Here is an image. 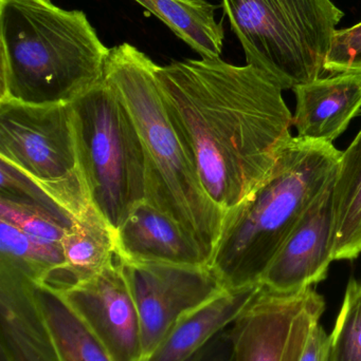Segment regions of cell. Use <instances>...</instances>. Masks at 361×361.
Segmentation results:
<instances>
[{
    "label": "cell",
    "instance_id": "1",
    "mask_svg": "<svg viewBox=\"0 0 361 361\" xmlns=\"http://www.w3.org/2000/svg\"><path fill=\"white\" fill-rule=\"evenodd\" d=\"M156 74L206 192L228 212L265 180L292 137L283 90L254 66L220 57L158 65Z\"/></svg>",
    "mask_w": 361,
    "mask_h": 361
},
{
    "label": "cell",
    "instance_id": "2",
    "mask_svg": "<svg viewBox=\"0 0 361 361\" xmlns=\"http://www.w3.org/2000/svg\"><path fill=\"white\" fill-rule=\"evenodd\" d=\"M0 103L70 105L105 80L110 50L86 13L0 0Z\"/></svg>",
    "mask_w": 361,
    "mask_h": 361
},
{
    "label": "cell",
    "instance_id": "3",
    "mask_svg": "<svg viewBox=\"0 0 361 361\" xmlns=\"http://www.w3.org/2000/svg\"><path fill=\"white\" fill-rule=\"evenodd\" d=\"M158 65L129 42L110 50L105 82L133 118L146 161V203L171 219L211 262L226 210L207 195L165 106Z\"/></svg>",
    "mask_w": 361,
    "mask_h": 361
},
{
    "label": "cell",
    "instance_id": "4",
    "mask_svg": "<svg viewBox=\"0 0 361 361\" xmlns=\"http://www.w3.org/2000/svg\"><path fill=\"white\" fill-rule=\"evenodd\" d=\"M341 156L332 143L288 140L265 180L226 212L209 265L225 290L261 284L305 212L334 184Z\"/></svg>",
    "mask_w": 361,
    "mask_h": 361
},
{
    "label": "cell",
    "instance_id": "5",
    "mask_svg": "<svg viewBox=\"0 0 361 361\" xmlns=\"http://www.w3.org/2000/svg\"><path fill=\"white\" fill-rule=\"evenodd\" d=\"M223 8L247 65L282 90L320 78L345 15L331 0H223Z\"/></svg>",
    "mask_w": 361,
    "mask_h": 361
},
{
    "label": "cell",
    "instance_id": "6",
    "mask_svg": "<svg viewBox=\"0 0 361 361\" xmlns=\"http://www.w3.org/2000/svg\"><path fill=\"white\" fill-rule=\"evenodd\" d=\"M70 105L91 204L116 235L146 202V161L139 133L105 80Z\"/></svg>",
    "mask_w": 361,
    "mask_h": 361
},
{
    "label": "cell",
    "instance_id": "7",
    "mask_svg": "<svg viewBox=\"0 0 361 361\" xmlns=\"http://www.w3.org/2000/svg\"><path fill=\"white\" fill-rule=\"evenodd\" d=\"M0 159L73 221L91 209L71 105L0 103Z\"/></svg>",
    "mask_w": 361,
    "mask_h": 361
},
{
    "label": "cell",
    "instance_id": "8",
    "mask_svg": "<svg viewBox=\"0 0 361 361\" xmlns=\"http://www.w3.org/2000/svg\"><path fill=\"white\" fill-rule=\"evenodd\" d=\"M324 311L326 300L313 286L278 293L260 284L229 326L233 361H300L312 329Z\"/></svg>",
    "mask_w": 361,
    "mask_h": 361
},
{
    "label": "cell",
    "instance_id": "9",
    "mask_svg": "<svg viewBox=\"0 0 361 361\" xmlns=\"http://www.w3.org/2000/svg\"><path fill=\"white\" fill-rule=\"evenodd\" d=\"M123 263L139 314L142 360L180 317L225 290L207 265Z\"/></svg>",
    "mask_w": 361,
    "mask_h": 361
},
{
    "label": "cell",
    "instance_id": "10",
    "mask_svg": "<svg viewBox=\"0 0 361 361\" xmlns=\"http://www.w3.org/2000/svg\"><path fill=\"white\" fill-rule=\"evenodd\" d=\"M99 339L114 361H141V326L118 254L97 275L57 292Z\"/></svg>",
    "mask_w": 361,
    "mask_h": 361
},
{
    "label": "cell",
    "instance_id": "11",
    "mask_svg": "<svg viewBox=\"0 0 361 361\" xmlns=\"http://www.w3.org/2000/svg\"><path fill=\"white\" fill-rule=\"evenodd\" d=\"M333 186L305 212L263 275L261 284L278 293H295L328 277L334 248Z\"/></svg>",
    "mask_w": 361,
    "mask_h": 361
},
{
    "label": "cell",
    "instance_id": "12",
    "mask_svg": "<svg viewBox=\"0 0 361 361\" xmlns=\"http://www.w3.org/2000/svg\"><path fill=\"white\" fill-rule=\"evenodd\" d=\"M0 361H61L35 282L0 264Z\"/></svg>",
    "mask_w": 361,
    "mask_h": 361
},
{
    "label": "cell",
    "instance_id": "13",
    "mask_svg": "<svg viewBox=\"0 0 361 361\" xmlns=\"http://www.w3.org/2000/svg\"><path fill=\"white\" fill-rule=\"evenodd\" d=\"M297 137L332 143L361 112V74H332L292 89Z\"/></svg>",
    "mask_w": 361,
    "mask_h": 361
},
{
    "label": "cell",
    "instance_id": "14",
    "mask_svg": "<svg viewBox=\"0 0 361 361\" xmlns=\"http://www.w3.org/2000/svg\"><path fill=\"white\" fill-rule=\"evenodd\" d=\"M117 254L126 262L207 265L196 245L162 212L140 204L114 235Z\"/></svg>",
    "mask_w": 361,
    "mask_h": 361
},
{
    "label": "cell",
    "instance_id": "15",
    "mask_svg": "<svg viewBox=\"0 0 361 361\" xmlns=\"http://www.w3.org/2000/svg\"><path fill=\"white\" fill-rule=\"evenodd\" d=\"M260 284L224 290L184 314L165 338L141 361H187L216 335L231 326L249 305Z\"/></svg>",
    "mask_w": 361,
    "mask_h": 361
},
{
    "label": "cell",
    "instance_id": "16",
    "mask_svg": "<svg viewBox=\"0 0 361 361\" xmlns=\"http://www.w3.org/2000/svg\"><path fill=\"white\" fill-rule=\"evenodd\" d=\"M61 246L65 264L40 283L55 292H63L97 275L116 255L114 231L95 208L74 221L61 240Z\"/></svg>",
    "mask_w": 361,
    "mask_h": 361
},
{
    "label": "cell",
    "instance_id": "17",
    "mask_svg": "<svg viewBox=\"0 0 361 361\" xmlns=\"http://www.w3.org/2000/svg\"><path fill=\"white\" fill-rule=\"evenodd\" d=\"M334 261L354 260L361 254V129L343 152L333 186Z\"/></svg>",
    "mask_w": 361,
    "mask_h": 361
},
{
    "label": "cell",
    "instance_id": "18",
    "mask_svg": "<svg viewBox=\"0 0 361 361\" xmlns=\"http://www.w3.org/2000/svg\"><path fill=\"white\" fill-rule=\"evenodd\" d=\"M162 21L201 59H220L224 27L215 19L218 6L207 0H134Z\"/></svg>",
    "mask_w": 361,
    "mask_h": 361
},
{
    "label": "cell",
    "instance_id": "19",
    "mask_svg": "<svg viewBox=\"0 0 361 361\" xmlns=\"http://www.w3.org/2000/svg\"><path fill=\"white\" fill-rule=\"evenodd\" d=\"M35 295L61 361H114L59 293L35 283Z\"/></svg>",
    "mask_w": 361,
    "mask_h": 361
},
{
    "label": "cell",
    "instance_id": "20",
    "mask_svg": "<svg viewBox=\"0 0 361 361\" xmlns=\"http://www.w3.org/2000/svg\"><path fill=\"white\" fill-rule=\"evenodd\" d=\"M1 262L40 284L65 264L61 242L48 241L28 235L0 220Z\"/></svg>",
    "mask_w": 361,
    "mask_h": 361
},
{
    "label": "cell",
    "instance_id": "21",
    "mask_svg": "<svg viewBox=\"0 0 361 361\" xmlns=\"http://www.w3.org/2000/svg\"><path fill=\"white\" fill-rule=\"evenodd\" d=\"M0 220L10 223L28 235L53 242H61L74 222L65 212H52L2 197Z\"/></svg>",
    "mask_w": 361,
    "mask_h": 361
},
{
    "label": "cell",
    "instance_id": "22",
    "mask_svg": "<svg viewBox=\"0 0 361 361\" xmlns=\"http://www.w3.org/2000/svg\"><path fill=\"white\" fill-rule=\"evenodd\" d=\"M329 361H361V282L351 279L331 333Z\"/></svg>",
    "mask_w": 361,
    "mask_h": 361
},
{
    "label": "cell",
    "instance_id": "23",
    "mask_svg": "<svg viewBox=\"0 0 361 361\" xmlns=\"http://www.w3.org/2000/svg\"><path fill=\"white\" fill-rule=\"evenodd\" d=\"M324 71L332 74H361V21L336 30L324 63Z\"/></svg>",
    "mask_w": 361,
    "mask_h": 361
},
{
    "label": "cell",
    "instance_id": "24",
    "mask_svg": "<svg viewBox=\"0 0 361 361\" xmlns=\"http://www.w3.org/2000/svg\"><path fill=\"white\" fill-rule=\"evenodd\" d=\"M187 361H233V345L229 328L216 335Z\"/></svg>",
    "mask_w": 361,
    "mask_h": 361
},
{
    "label": "cell",
    "instance_id": "25",
    "mask_svg": "<svg viewBox=\"0 0 361 361\" xmlns=\"http://www.w3.org/2000/svg\"><path fill=\"white\" fill-rule=\"evenodd\" d=\"M331 352V334L320 324L312 329L300 361H329Z\"/></svg>",
    "mask_w": 361,
    "mask_h": 361
}]
</instances>
